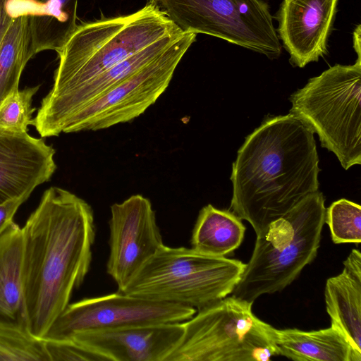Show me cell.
<instances>
[{
  "label": "cell",
  "instance_id": "6da1fadb",
  "mask_svg": "<svg viewBox=\"0 0 361 361\" xmlns=\"http://www.w3.org/2000/svg\"><path fill=\"white\" fill-rule=\"evenodd\" d=\"M22 231L27 329L44 339L90 270L96 235L94 212L81 197L52 186L44 192Z\"/></svg>",
  "mask_w": 361,
  "mask_h": 361
},
{
  "label": "cell",
  "instance_id": "7a4b0ae2",
  "mask_svg": "<svg viewBox=\"0 0 361 361\" xmlns=\"http://www.w3.org/2000/svg\"><path fill=\"white\" fill-rule=\"evenodd\" d=\"M319 157L313 131L288 114L267 118L238 149L230 209L256 235L318 191Z\"/></svg>",
  "mask_w": 361,
  "mask_h": 361
},
{
  "label": "cell",
  "instance_id": "3957f363",
  "mask_svg": "<svg viewBox=\"0 0 361 361\" xmlns=\"http://www.w3.org/2000/svg\"><path fill=\"white\" fill-rule=\"evenodd\" d=\"M182 32L157 7L78 25L58 52L53 85L41 104L63 97L156 41Z\"/></svg>",
  "mask_w": 361,
  "mask_h": 361
},
{
  "label": "cell",
  "instance_id": "277c9868",
  "mask_svg": "<svg viewBox=\"0 0 361 361\" xmlns=\"http://www.w3.org/2000/svg\"><path fill=\"white\" fill-rule=\"evenodd\" d=\"M324 197L309 195L257 236L247 264L232 295L253 302L283 290L316 257L325 224Z\"/></svg>",
  "mask_w": 361,
  "mask_h": 361
},
{
  "label": "cell",
  "instance_id": "5b68a950",
  "mask_svg": "<svg viewBox=\"0 0 361 361\" xmlns=\"http://www.w3.org/2000/svg\"><path fill=\"white\" fill-rule=\"evenodd\" d=\"M245 267L238 259L164 245L121 293L197 311L232 293Z\"/></svg>",
  "mask_w": 361,
  "mask_h": 361
},
{
  "label": "cell",
  "instance_id": "8992f818",
  "mask_svg": "<svg viewBox=\"0 0 361 361\" xmlns=\"http://www.w3.org/2000/svg\"><path fill=\"white\" fill-rule=\"evenodd\" d=\"M234 296L199 310L182 322V337L166 361H268L279 355L275 328Z\"/></svg>",
  "mask_w": 361,
  "mask_h": 361
},
{
  "label": "cell",
  "instance_id": "52a82bcc",
  "mask_svg": "<svg viewBox=\"0 0 361 361\" xmlns=\"http://www.w3.org/2000/svg\"><path fill=\"white\" fill-rule=\"evenodd\" d=\"M290 101V114L318 135L344 169L361 164V56L310 79Z\"/></svg>",
  "mask_w": 361,
  "mask_h": 361
},
{
  "label": "cell",
  "instance_id": "ba28073f",
  "mask_svg": "<svg viewBox=\"0 0 361 361\" xmlns=\"http://www.w3.org/2000/svg\"><path fill=\"white\" fill-rule=\"evenodd\" d=\"M182 32L205 34L265 55L282 44L268 4L262 0H149Z\"/></svg>",
  "mask_w": 361,
  "mask_h": 361
},
{
  "label": "cell",
  "instance_id": "9c48e42d",
  "mask_svg": "<svg viewBox=\"0 0 361 361\" xmlns=\"http://www.w3.org/2000/svg\"><path fill=\"white\" fill-rule=\"evenodd\" d=\"M196 35L182 32L154 61L75 114L62 133L105 129L140 116L166 90Z\"/></svg>",
  "mask_w": 361,
  "mask_h": 361
},
{
  "label": "cell",
  "instance_id": "30bf717a",
  "mask_svg": "<svg viewBox=\"0 0 361 361\" xmlns=\"http://www.w3.org/2000/svg\"><path fill=\"white\" fill-rule=\"evenodd\" d=\"M196 312L189 306L117 291L69 303L53 322L44 339H70L76 334L89 331L183 322Z\"/></svg>",
  "mask_w": 361,
  "mask_h": 361
},
{
  "label": "cell",
  "instance_id": "8fae6325",
  "mask_svg": "<svg viewBox=\"0 0 361 361\" xmlns=\"http://www.w3.org/2000/svg\"><path fill=\"white\" fill-rule=\"evenodd\" d=\"M109 227L106 271L121 293L164 244L152 203L141 195L112 204Z\"/></svg>",
  "mask_w": 361,
  "mask_h": 361
},
{
  "label": "cell",
  "instance_id": "7c38bea8",
  "mask_svg": "<svg viewBox=\"0 0 361 361\" xmlns=\"http://www.w3.org/2000/svg\"><path fill=\"white\" fill-rule=\"evenodd\" d=\"M338 1L283 0L277 14V35L293 66L303 68L327 53Z\"/></svg>",
  "mask_w": 361,
  "mask_h": 361
},
{
  "label": "cell",
  "instance_id": "4fadbf2b",
  "mask_svg": "<svg viewBox=\"0 0 361 361\" xmlns=\"http://www.w3.org/2000/svg\"><path fill=\"white\" fill-rule=\"evenodd\" d=\"M183 333L182 322H176L89 331L70 339L107 361H166Z\"/></svg>",
  "mask_w": 361,
  "mask_h": 361
},
{
  "label": "cell",
  "instance_id": "5bb4252c",
  "mask_svg": "<svg viewBox=\"0 0 361 361\" xmlns=\"http://www.w3.org/2000/svg\"><path fill=\"white\" fill-rule=\"evenodd\" d=\"M54 154L42 137L0 135V204L49 181L56 169Z\"/></svg>",
  "mask_w": 361,
  "mask_h": 361
},
{
  "label": "cell",
  "instance_id": "9a60e30c",
  "mask_svg": "<svg viewBox=\"0 0 361 361\" xmlns=\"http://www.w3.org/2000/svg\"><path fill=\"white\" fill-rule=\"evenodd\" d=\"M331 325L338 329L361 355V254L353 249L342 271L326 280L324 289Z\"/></svg>",
  "mask_w": 361,
  "mask_h": 361
},
{
  "label": "cell",
  "instance_id": "2e32d148",
  "mask_svg": "<svg viewBox=\"0 0 361 361\" xmlns=\"http://www.w3.org/2000/svg\"><path fill=\"white\" fill-rule=\"evenodd\" d=\"M23 261L22 228L12 221L0 235V324L28 330Z\"/></svg>",
  "mask_w": 361,
  "mask_h": 361
},
{
  "label": "cell",
  "instance_id": "e0dca14e",
  "mask_svg": "<svg viewBox=\"0 0 361 361\" xmlns=\"http://www.w3.org/2000/svg\"><path fill=\"white\" fill-rule=\"evenodd\" d=\"M279 355L295 361H361L343 334L335 326L314 331L274 330Z\"/></svg>",
  "mask_w": 361,
  "mask_h": 361
},
{
  "label": "cell",
  "instance_id": "ac0fdd59",
  "mask_svg": "<svg viewBox=\"0 0 361 361\" xmlns=\"http://www.w3.org/2000/svg\"><path fill=\"white\" fill-rule=\"evenodd\" d=\"M78 0H28V26L34 56L45 50L57 53L78 27Z\"/></svg>",
  "mask_w": 361,
  "mask_h": 361
},
{
  "label": "cell",
  "instance_id": "d6986e66",
  "mask_svg": "<svg viewBox=\"0 0 361 361\" xmlns=\"http://www.w3.org/2000/svg\"><path fill=\"white\" fill-rule=\"evenodd\" d=\"M245 227L229 210L207 204L201 209L191 236L192 248L213 257H226L242 243Z\"/></svg>",
  "mask_w": 361,
  "mask_h": 361
},
{
  "label": "cell",
  "instance_id": "ffe728a7",
  "mask_svg": "<svg viewBox=\"0 0 361 361\" xmlns=\"http://www.w3.org/2000/svg\"><path fill=\"white\" fill-rule=\"evenodd\" d=\"M33 56L27 1L0 43V103L10 93L18 90L23 71Z\"/></svg>",
  "mask_w": 361,
  "mask_h": 361
},
{
  "label": "cell",
  "instance_id": "44dd1931",
  "mask_svg": "<svg viewBox=\"0 0 361 361\" xmlns=\"http://www.w3.org/2000/svg\"><path fill=\"white\" fill-rule=\"evenodd\" d=\"M0 361H50L45 341L27 329L0 324Z\"/></svg>",
  "mask_w": 361,
  "mask_h": 361
},
{
  "label": "cell",
  "instance_id": "7402d4cb",
  "mask_svg": "<svg viewBox=\"0 0 361 361\" xmlns=\"http://www.w3.org/2000/svg\"><path fill=\"white\" fill-rule=\"evenodd\" d=\"M39 85L15 90L0 103V135H20L32 124V98Z\"/></svg>",
  "mask_w": 361,
  "mask_h": 361
},
{
  "label": "cell",
  "instance_id": "603a6c76",
  "mask_svg": "<svg viewBox=\"0 0 361 361\" xmlns=\"http://www.w3.org/2000/svg\"><path fill=\"white\" fill-rule=\"evenodd\" d=\"M325 223L336 244L361 243V207L346 199L334 202L326 209Z\"/></svg>",
  "mask_w": 361,
  "mask_h": 361
},
{
  "label": "cell",
  "instance_id": "cb8c5ba5",
  "mask_svg": "<svg viewBox=\"0 0 361 361\" xmlns=\"http://www.w3.org/2000/svg\"><path fill=\"white\" fill-rule=\"evenodd\" d=\"M50 361H107V360L71 339H44Z\"/></svg>",
  "mask_w": 361,
  "mask_h": 361
},
{
  "label": "cell",
  "instance_id": "d4e9b609",
  "mask_svg": "<svg viewBox=\"0 0 361 361\" xmlns=\"http://www.w3.org/2000/svg\"><path fill=\"white\" fill-rule=\"evenodd\" d=\"M27 0H0V43L16 16L24 8Z\"/></svg>",
  "mask_w": 361,
  "mask_h": 361
},
{
  "label": "cell",
  "instance_id": "484cf974",
  "mask_svg": "<svg viewBox=\"0 0 361 361\" xmlns=\"http://www.w3.org/2000/svg\"><path fill=\"white\" fill-rule=\"evenodd\" d=\"M30 195L26 194L21 197L11 199L0 204V235L13 221V216L20 206L25 202Z\"/></svg>",
  "mask_w": 361,
  "mask_h": 361
},
{
  "label": "cell",
  "instance_id": "4316f807",
  "mask_svg": "<svg viewBox=\"0 0 361 361\" xmlns=\"http://www.w3.org/2000/svg\"><path fill=\"white\" fill-rule=\"evenodd\" d=\"M360 25H357V27L355 29L353 32V47L355 51L357 53V56H361V48H360Z\"/></svg>",
  "mask_w": 361,
  "mask_h": 361
}]
</instances>
